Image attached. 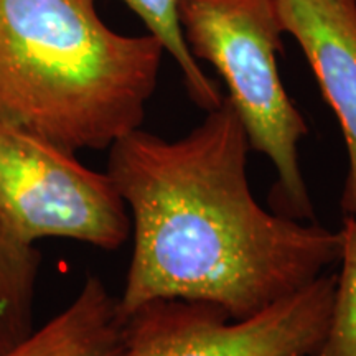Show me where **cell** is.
<instances>
[{
	"label": "cell",
	"instance_id": "cell-1",
	"mask_svg": "<svg viewBox=\"0 0 356 356\" xmlns=\"http://www.w3.org/2000/svg\"><path fill=\"white\" fill-rule=\"evenodd\" d=\"M246 129L225 96L177 140L142 129L109 147L108 175L131 213L124 320L157 299L204 300L248 318L340 261V229L267 211L248 181Z\"/></svg>",
	"mask_w": 356,
	"mask_h": 356
},
{
	"label": "cell",
	"instance_id": "cell-2",
	"mask_svg": "<svg viewBox=\"0 0 356 356\" xmlns=\"http://www.w3.org/2000/svg\"><path fill=\"white\" fill-rule=\"evenodd\" d=\"M163 51L111 30L96 0H0V113L74 154L106 150L142 126Z\"/></svg>",
	"mask_w": 356,
	"mask_h": 356
},
{
	"label": "cell",
	"instance_id": "cell-3",
	"mask_svg": "<svg viewBox=\"0 0 356 356\" xmlns=\"http://www.w3.org/2000/svg\"><path fill=\"white\" fill-rule=\"evenodd\" d=\"M177 13L195 60L208 61L225 79L251 149L273 162L274 211L315 221L299 163V142L309 127L277 70L286 32L275 0H177Z\"/></svg>",
	"mask_w": 356,
	"mask_h": 356
},
{
	"label": "cell",
	"instance_id": "cell-4",
	"mask_svg": "<svg viewBox=\"0 0 356 356\" xmlns=\"http://www.w3.org/2000/svg\"><path fill=\"white\" fill-rule=\"evenodd\" d=\"M0 218L25 243L65 238L106 251L131 236V216L108 173L0 113Z\"/></svg>",
	"mask_w": 356,
	"mask_h": 356
},
{
	"label": "cell",
	"instance_id": "cell-5",
	"mask_svg": "<svg viewBox=\"0 0 356 356\" xmlns=\"http://www.w3.org/2000/svg\"><path fill=\"white\" fill-rule=\"evenodd\" d=\"M337 274L248 318L204 300L157 299L122 320L119 356H310L330 325Z\"/></svg>",
	"mask_w": 356,
	"mask_h": 356
},
{
	"label": "cell",
	"instance_id": "cell-6",
	"mask_svg": "<svg viewBox=\"0 0 356 356\" xmlns=\"http://www.w3.org/2000/svg\"><path fill=\"white\" fill-rule=\"evenodd\" d=\"M284 32L300 44L348 154L340 207L356 218V0H275Z\"/></svg>",
	"mask_w": 356,
	"mask_h": 356
},
{
	"label": "cell",
	"instance_id": "cell-7",
	"mask_svg": "<svg viewBox=\"0 0 356 356\" xmlns=\"http://www.w3.org/2000/svg\"><path fill=\"white\" fill-rule=\"evenodd\" d=\"M122 318L118 299L89 275L66 309L0 356H119Z\"/></svg>",
	"mask_w": 356,
	"mask_h": 356
},
{
	"label": "cell",
	"instance_id": "cell-8",
	"mask_svg": "<svg viewBox=\"0 0 356 356\" xmlns=\"http://www.w3.org/2000/svg\"><path fill=\"white\" fill-rule=\"evenodd\" d=\"M40 254L0 218V355L32 333Z\"/></svg>",
	"mask_w": 356,
	"mask_h": 356
},
{
	"label": "cell",
	"instance_id": "cell-9",
	"mask_svg": "<svg viewBox=\"0 0 356 356\" xmlns=\"http://www.w3.org/2000/svg\"><path fill=\"white\" fill-rule=\"evenodd\" d=\"M144 22L149 35L159 40L163 50L170 53L184 74L185 88L190 99L198 108L208 111L218 108L225 96L216 81L203 73L198 61L191 55L181 33L177 13V0H121Z\"/></svg>",
	"mask_w": 356,
	"mask_h": 356
},
{
	"label": "cell",
	"instance_id": "cell-10",
	"mask_svg": "<svg viewBox=\"0 0 356 356\" xmlns=\"http://www.w3.org/2000/svg\"><path fill=\"white\" fill-rule=\"evenodd\" d=\"M340 273L322 345L310 356H356V218L343 216Z\"/></svg>",
	"mask_w": 356,
	"mask_h": 356
}]
</instances>
